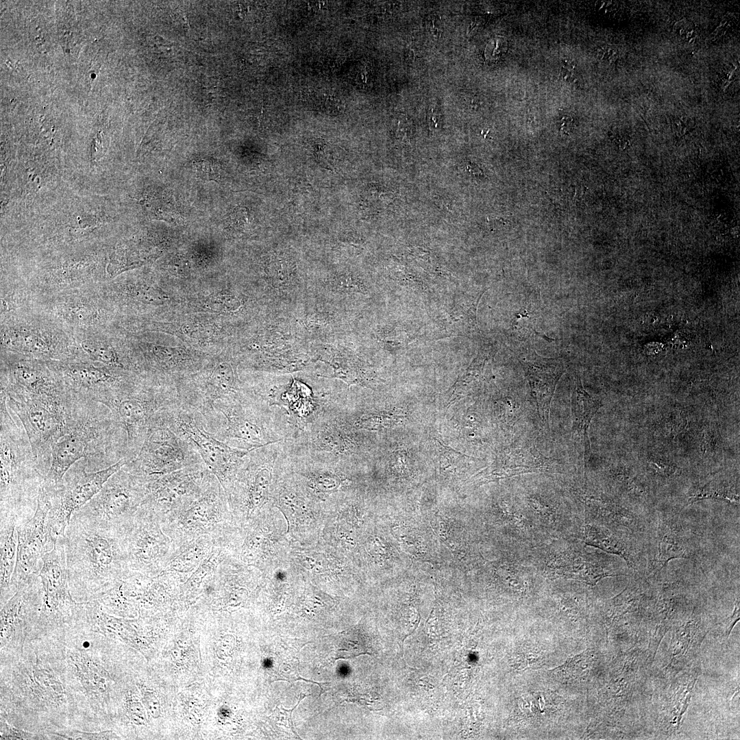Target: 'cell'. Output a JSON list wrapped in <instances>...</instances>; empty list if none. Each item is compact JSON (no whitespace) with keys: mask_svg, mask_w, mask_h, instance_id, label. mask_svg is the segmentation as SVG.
<instances>
[{"mask_svg":"<svg viewBox=\"0 0 740 740\" xmlns=\"http://www.w3.org/2000/svg\"><path fill=\"white\" fill-rule=\"evenodd\" d=\"M25 644L18 658L1 663V716L42 739L61 730H84L76 698L53 654L42 643L41 651L34 639Z\"/></svg>","mask_w":740,"mask_h":740,"instance_id":"1","label":"cell"},{"mask_svg":"<svg viewBox=\"0 0 740 740\" xmlns=\"http://www.w3.org/2000/svg\"><path fill=\"white\" fill-rule=\"evenodd\" d=\"M124 458L127 459L126 434L111 410L102 404L77 397L69 431L52 447L42 488L47 491L56 489L68 470L82 459L86 460L88 471H97Z\"/></svg>","mask_w":740,"mask_h":740,"instance_id":"2","label":"cell"},{"mask_svg":"<svg viewBox=\"0 0 740 740\" xmlns=\"http://www.w3.org/2000/svg\"><path fill=\"white\" fill-rule=\"evenodd\" d=\"M123 536L73 515L63 537L70 590L76 602L95 599L130 570Z\"/></svg>","mask_w":740,"mask_h":740,"instance_id":"3","label":"cell"},{"mask_svg":"<svg viewBox=\"0 0 740 740\" xmlns=\"http://www.w3.org/2000/svg\"><path fill=\"white\" fill-rule=\"evenodd\" d=\"M0 514H12L17 526L34 515L45 477L37 466L27 433L0 393Z\"/></svg>","mask_w":740,"mask_h":740,"instance_id":"4","label":"cell"},{"mask_svg":"<svg viewBox=\"0 0 740 740\" xmlns=\"http://www.w3.org/2000/svg\"><path fill=\"white\" fill-rule=\"evenodd\" d=\"M5 395L10 410L18 418L28 436L36 462L45 477L51 465L53 445L67 433L75 398Z\"/></svg>","mask_w":740,"mask_h":740,"instance_id":"5","label":"cell"},{"mask_svg":"<svg viewBox=\"0 0 740 740\" xmlns=\"http://www.w3.org/2000/svg\"><path fill=\"white\" fill-rule=\"evenodd\" d=\"M180 405L176 388H162L138 380L107 405L126 434L128 461L138 454L151 425Z\"/></svg>","mask_w":740,"mask_h":740,"instance_id":"6","label":"cell"},{"mask_svg":"<svg viewBox=\"0 0 740 740\" xmlns=\"http://www.w3.org/2000/svg\"><path fill=\"white\" fill-rule=\"evenodd\" d=\"M171 412L151 425L138 454L123 467L146 484L203 463L194 447L170 427L168 417Z\"/></svg>","mask_w":740,"mask_h":740,"instance_id":"7","label":"cell"},{"mask_svg":"<svg viewBox=\"0 0 740 740\" xmlns=\"http://www.w3.org/2000/svg\"><path fill=\"white\" fill-rule=\"evenodd\" d=\"M38 576L42 603L37 624L28 639L62 629L75 621L79 602L73 599L70 590L63 536H60L53 548L43 556Z\"/></svg>","mask_w":740,"mask_h":740,"instance_id":"8","label":"cell"},{"mask_svg":"<svg viewBox=\"0 0 740 740\" xmlns=\"http://www.w3.org/2000/svg\"><path fill=\"white\" fill-rule=\"evenodd\" d=\"M146 483L123 467L73 515L124 534L145 495Z\"/></svg>","mask_w":740,"mask_h":740,"instance_id":"9","label":"cell"},{"mask_svg":"<svg viewBox=\"0 0 740 740\" xmlns=\"http://www.w3.org/2000/svg\"><path fill=\"white\" fill-rule=\"evenodd\" d=\"M124 458L114 465L97 471H88L84 459L75 463L65 473L59 486L48 493L51 508L47 517L50 541L56 543L63 536L73 514L89 502L105 482L127 463Z\"/></svg>","mask_w":740,"mask_h":740,"instance_id":"10","label":"cell"},{"mask_svg":"<svg viewBox=\"0 0 740 740\" xmlns=\"http://www.w3.org/2000/svg\"><path fill=\"white\" fill-rule=\"evenodd\" d=\"M46 362L68 393L106 406L138 378L136 373L87 359Z\"/></svg>","mask_w":740,"mask_h":740,"instance_id":"11","label":"cell"},{"mask_svg":"<svg viewBox=\"0 0 740 740\" xmlns=\"http://www.w3.org/2000/svg\"><path fill=\"white\" fill-rule=\"evenodd\" d=\"M198 415L181 405L172 411L168 423L173 430L194 447L207 469L225 489L236 475L245 457L252 450L235 448L217 439L205 429Z\"/></svg>","mask_w":740,"mask_h":740,"instance_id":"12","label":"cell"},{"mask_svg":"<svg viewBox=\"0 0 740 740\" xmlns=\"http://www.w3.org/2000/svg\"><path fill=\"white\" fill-rule=\"evenodd\" d=\"M42 603L38 574L30 576L1 608V661L18 658L37 624Z\"/></svg>","mask_w":740,"mask_h":740,"instance_id":"13","label":"cell"},{"mask_svg":"<svg viewBox=\"0 0 740 740\" xmlns=\"http://www.w3.org/2000/svg\"><path fill=\"white\" fill-rule=\"evenodd\" d=\"M214 410L225 419L219 439L231 447L254 450L278 441L268 428L262 408L246 399L241 391L217 401Z\"/></svg>","mask_w":740,"mask_h":740,"instance_id":"14","label":"cell"},{"mask_svg":"<svg viewBox=\"0 0 740 740\" xmlns=\"http://www.w3.org/2000/svg\"><path fill=\"white\" fill-rule=\"evenodd\" d=\"M1 392L6 395L60 399L69 396L46 361L10 354L1 358Z\"/></svg>","mask_w":740,"mask_h":740,"instance_id":"15","label":"cell"},{"mask_svg":"<svg viewBox=\"0 0 740 740\" xmlns=\"http://www.w3.org/2000/svg\"><path fill=\"white\" fill-rule=\"evenodd\" d=\"M51 506L49 495L41 486L34 515L26 523L16 526L17 556L12 578L14 594L30 576L39 574L43 556L56 544L51 542L47 528Z\"/></svg>","mask_w":740,"mask_h":740,"instance_id":"16","label":"cell"},{"mask_svg":"<svg viewBox=\"0 0 740 740\" xmlns=\"http://www.w3.org/2000/svg\"><path fill=\"white\" fill-rule=\"evenodd\" d=\"M200 463L164 475L146 484L140 506L153 512L197 499L210 474Z\"/></svg>","mask_w":740,"mask_h":740,"instance_id":"17","label":"cell"},{"mask_svg":"<svg viewBox=\"0 0 740 740\" xmlns=\"http://www.w3.org/2000/svg\"><path fill=\"white\" fill-rule=\"evenodd\" d=\"M182 407L208 419L215 411L219 401L241 392L233 365L227 360L216 362L207 374L192 386L177 388Z\"/></svg>","mask_w":740,"mask_h":740,"instance_id":"18","label":"cell"},{"mask_svg":"<svg viewBox=\"0 0 740 740\" xmlns=\"http://www.w3.org/2000/svg\"><path fill=\"white\" fill-rule=\"evenodd\" d=\"M2 347L9 353L43 361H64L82 358L75 349L51 331L29 326L16 325L4 330L1 335Z\"/></svg>","mask_w":740,"mask_h":740,"instance_id":"19","label":"cell"},{"mask_svg":"<svg viewBox=\"0 0 740 740\" xmlns=\"http://www.w3.org/2000/svg\"><path fill=\"white\" fill-rule=\"evenodd\" d=\"M154 513L140 506L123 536L125 561L130 570L153 573L160 558L161 540Z\"/></svg>","mask_w":740,"mask_h":740,"instance_id":"20","label":"cell"},{"mask_svg":"<svg viewBox=\"0 0 740 740\" xmlns=\"http://www.w3.org/2000/svg\"><path fill=\"white\" fill-rule=\"evenodd\" d=\"M534 354L532 356L519 359V362L528 379L539 419L543 426L547 428L551 402L565 369L559 359L543 358Z\"/></svg>","mask_w":740,"mask_h":740,"instance_id":"21","label":"cell"},{"mask_svg":"<svg viewBox=\"0 0 740 740\" xmlns=\"http://www.w3.org/2000/svg\"><path fill=\"white\" fill-rule=\"evenodd\" d=\"M549 464V459L532 447H510L502 452L490 467L479 473L480 481L494 482L526 473L539 472L545 471Z\"/></svg>","mask_w":740,"mask_h":740,"instance_id":"22","label":"cell"},{"mask_svg":"<svg viewBox=\"0 0 740 740\" xmlns=\"http://www.w3.org/2000/svg\"><path fill=\"white\" fill-rule=\"evenodd\" d=\"M547 573L555 577L575 579L594 585L612 576L597 560L582 552L569 551L555 557L547 565Z\"/></svg>","mask_w":740,"mask_h":740,"instance_id":"23","label":"cell"},{"mask_svg":"<svg viewBox=\"0 0 740 740\" xmlns=\"http://www.w3.org/2000/svg\"><path fill=\"white\" fill-rule=\"evenodd\" d=\"M0 587L1 608L14 595L12 578L15 568L18 536L17 521L12 514H0Z\"/></svg>","mask_w":740,"mask_h":740,"instance_id":"24","label":"cell"},{"mask_svg":"<svg viewBox=\"0 0 740 740\" xmlns=\"http://www.w3.org/2000/svg\"><path fill=\"white\" fill-rule=\"evenodd\" d=\"M600 406V401L594 399L584 390L580 378L576 375L571 397L572 431L577 439L582 443L584 456L591 452L588 436L589 424Z\"/></svg>","mask_w":740,"mask_h":740,"instance_id":"25","label":"cell"},{"mask_svg":"<svg viewBox=\"0 0 740 740\" xmlns=\"http://www.w3.org/2000/svg\"><path fill=\"white\" fill-rule=\"evenodd\" d=\"M144 356L149 368L166 373L195 369L201 362L199 355L180 348L162 346H153Z\"/></svg>","mask_w":740,"mask_h":740,"instance_id":"26","label":"cell"},{"mask_svg":"<svg viewBox=\"0 0 740 740\" xmlns=\"http://www.w3.org/2000/svg\"><path fill=\"white\" fill-rule=\"evenodd\" d=\"M81 347L86 359L114 368L138 373V367L112 342L97 338L84 339Z\"/></svg>","mask_w":740,"mask_h":740,"instance_id":"27","label":"cell"},{"mask_svg":"<svg viewBox=\"0 0 740 740\" xmlns=\"http://www.w3.org/2000/svg\"><path fill=\"white\" fill-rule=\"evenodd\" d=\"M312 445L317 450L334 455H345L355 447L351 436L337 425L322 427L314 436Z\"/></svg>","mask_w":740,"mask_h":740,"instance_id":"28","label":"cell"},{"mask_svg":"<svg viewBox=\"0 0 740 740\" xmlns=\"http://www.w3.org/2000/svg\"><path fill=\"white\" fill-rule=\"evenodd\" d=\"M327 362L334 369L333 378L342 380L348 386L358 384L370 387V381L367 371L362 366L357 358L337 354L334 356L321 359Z\"/></svg>","mask_w":740,"mask_h":740,"instance_id":"29","label":"cell"},{"mask_svg":"<svg viewBox=\"0 0 740 740\" xmlns=\"http://www.w3.org/2000/svg\"><path fill=\"white\" fill-rule=\"evenodd\" d=\"M584 541L609 553L621 556L630 563V552L624 541L608 530L594 525H587L583 532Z\"/></svg>","mask_w":740,"mask_h":740,"instance_id":"30","label":"cell"},{"mask_svg":"<svg viewBox=\"0 0 740 740\" xmlns=\"http://www.w3.org/2000/svg\"><path fill=\"white\" fill-rule=\"evenodd\" d=\"M58 312L68 322L78 325L96 323L103 315L101 308L90 302L79 300L61 304Z\"/></svg>","mask_w":740,"mask_h":740,"instance_id":"31","label":"cell"},{"mask_svg":"<svg viewBox=\"0 0 740 740\" xmlns=\"http://www.w3.org/2000/svg\"><path fill=\"white\" fill-rule=\"evenodd\" d=\"M486 290L482 291L471 304L454 307L449 312V328L455 334L456 328H473L477 327L476 311L480 299Z\"/></svg>","mask_w":740,"mask_h":740,"instance_id":"32","label":"cell"},{"mask_svg":"<svg viewBox=\"0 0 740 740\" xmlns=\"http://www.w3.org/2000/svg\"><path fill=\"white\" fill-rule=\"evenodd\" d=\"M687 550L680 536L674 532L664 534L660 543L658 560L665 567L673 558H687Z\"/></svg>","mask_w":740,"mask_h":740,"instance_id":"33","label":"cell"},{"mask_svg":"<svg viewBox=\"0 0 740 740\" xmlns=\"http://www.w3.org/2000/svg\"><path fill=\"white\" fill-rule=\"evenodd\" d=\"M378 338L388 351L401 350L412 342L411 334L401 326H391L384 328L378 335Z\"/></svg>","mask_w":740,"mask_h":740,"instance_id":"34","label":"cell"},{"mask_svg":"<svg viewBox=\"0 0 740 740\" xmlns=\"http://www.w3.org/2000/svg\"><path fill=\"white\" fill-rule=\"evenodd\" d=\"M399 416L385 413H369L362 415L354 423L356 427L369 430H379L391 428L399 419Z\"/></svg>","mask_w":740,"mask_h":740,"instance_id":"35","label":"cell"},{"mask_svg":"<svg viewBox=\"0 0 740 740\" xmlns=\"http://www.w3.org/2000/svg\"><path fill=\"white\" fill-rule=\"evenodd\" d=\"M395 536L404 547L414 556H422L423 545L420 536L414 530L399 526L395 530Z\"/></svg>","mask_w":740,"mask_h":740,"instance_id":"36","label":"cell"},{"mask_svg":"<svg viewBox=\"0 0 740 740\" xmlns=\"http://www.w3.org/2000/svg\"><path fill=\"white\" fill-rule=\"evenodd\" d=\"M727 499L732 502H738V497L729 492L724 486H718L715 482H709L698 489L691 497V502L705 498Z\"/></svg>","mask_w":740,"mask_h":740,"instance_id":"37","label":"cell"},{"mask_svg":"<svg viewBox=\"0 0 740 740\" xmlns=\"http://www.w3.org/2000/svg\"><path fill=\"white\" fill-rule=\"evenodd\" d=\"M197 175L204 180H218L221 175L219 164L211 159H201L193 162Z\"/></svg>","mask_w":740,"mask_h":740,"instance_id":"38","label":"cell"},{"mask_svg":"<svg viewBox=\"0 0 740 740\" xmlns=\"http://www.w3.org/2000/svg\"><path fill=\"white\" fill-rule=\"evenodd\" d=\"M1 739H40L41 737L35 732L28 731L10 724L1 716Z\"/></svg>","mask_w":740,"mask_h":740,"instance_id":"39","label":"cell"},{"mask_svg":"<svg viewBox=\"0 0 740 740\" xmlns=\"http://www.w3.org/2000/svg\"><path fill=\"white\" fill-rule=\"evenodd\" d=\"M393 275V278L402 286L421 291L426 289L423 280L411 271L400 268L394 271Z\"/></svg>","mask_w":740,"mask_h":740,"instance_id":"40","label":"cell"},{"mask_svg":"<svg viewBox=\"0 0 740 740\" xmlns=\"http://www.w3.org/2000/svg\"><path fill=\"white\" fill-rule=\"evenodd\" d=\"M212 310L229 311L235 309L239 303L236 297L225 294H219L208 301Z\"/></svg>","mask_w":740,"mask_h":740,"instance_id":"41","label":"cell"},{"mask_svg":"<svg viewBox=\"0 0 740 740\" xmlns=\"http://www.w3.org/2000/svg\"><path fill=\"white\" fill-rule=\"evenodd\" d=\"M314 483L319 490L327 491L336 489L340 484V481L335 475L325 473L317 476Z\"/></svg>","mask_w":740,"mask_h":740,"instance_id":"42","label":"cell"},{"mask_svg":"<svg viewBox=\"0 0 740 740\" xmlns=\"http://www.w3.org/2000/svg\"><path fill=\"white\" fill-rule=\"evenodd\" d=\"M597 57L602 61L613 63L617 60V51L610 47H604L598 49Z\"/></svg>","mask_w":740,"mask_h":740,"instance_id":"43","label":"cell"},{"mask_svg":"<svg viewBox=\"0 0 740 740\" xmlns=\"http://www.w3.org/2000/svg\"><path fill=\"white\" fill-rule=\"evenodd\" d=\"M573 125V119L569 116H564L560 121V130L569 134L572 131Z\"/></svg>","mask_w":740,"mask_h":740,"instance_id":"44","label":"cell"},{"mask_svg":"<svg viewBox=\"0 0 740 740\" xmlns=\"http://www.w3.org/2000/svg\"><path fill=\"white\" fill-rule=\"evenodd\" d=\"M574 70L563 67L560 71L561 78L566 82H571L574 79Z\"/></svg>","mask_w":740,"mask_h":740,"instance_id":"45","label":"cell"},{"mask_svg":"<svg viewBox=\"0 0 740 740\" xmlns=\"http://www.w3.org/2000/svg\"><path fill=\"white\" fill-rule=\"evenodd\" d=\"M299 679H301L303 680L308 681V682H312L313 683H316L317 684H318L319 686V688L321 689L319 696H321V695L322 693H323L325 691H328V690H329L330 689L331 682H313L312 680H306V679H304L302 678H297V680H299Z\"/></svg>","mask_w":740,"mask_h":740,"instance_id":"46","label":"cell"},{"mask_svg":"<svg viewBox=\"0 0 740 740\" xmlns=\"http://www.w3.org/2000/svg\"><path fill=\"white\" fill-rule=\"evenodd\" d=\"M482 18H481L480 17H476V18H474L473 21H472V22L471 23V24H470V25H469V27L468 28V33H469V32L471 33L473 31H475L476 29H478L479 27V26L481 25V24H482Z\"/></svg>","mask_w":740,"mask_h":740,"instance_id":"47","label":"cell"}]
</instances>
